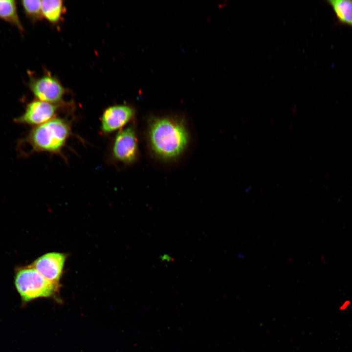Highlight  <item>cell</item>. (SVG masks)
<instances>
[{"label":"cell","instance_id":"obj_5","mask_svg":"<svg viewBox=\"0 0 352 352\" xmlns=\"http://www.w3.org/2000/svg\"><path fill=\"white\" fill-rule=\"evenodd\" d=\"M28 86L36 99L53 104H58L65 93L64 88L59 81L49 75L31 77Z\"/></svg>","mask_w":352,"mask_h":352},{"label":"cell","instance_id":"obj_8","mask_svg":"<svg viewBox=\"0 0 352 352\" xmlns=\"http://www.w3.org/2000/svg\"><path fill=\"white\" fill-rule=\"evenodd\" d=\"M66 258L65 254L49 252L38 258L31 265L45 279L59 285Z\"/></svg>","mask_w":352,"mask_h":352},{"label":"cell","instance_id":"obj_2","mask_svg":"<svg viewBox=\"0 0 352 352\" xmlns=\"http://www.w3.org/2000/svg\"><path fill=\"white\" fill-rule=\"evenodd\" d=\"M71 133L69 121L55 117L33 127L24 141L31 146L32 151L60 154Z\"/></svg>","mask_w":352,"mask_h":352},{"label":"cell","instance_id":"obj_11","mask_svg":"<svg viewBox=\"0 0 352 352\" xmlns=\"http://www.w3.org/2000/svg\"><path fill=\"white\" fill-rule=\"evenodd\" d=\"M43 16L52 23H57L64 12L61 0H44L41 2Z\"/></svg>","mask_w":352,"mask_h":352},{"label":"cell","instance_id":"obj_6","mask_svg":"<svg viewBox=\"0 0 352 352\" xmlns=\"http://www.w3.org/2000/svg\"><path fill=\"white\" fill-rule=\"evenodd\" d=\"M58 104L34 100L28 103L23 113L14 119L16 123L36 126L55 117Z\"/></svg>","mask_w":352,"mask_h":352},{"label":"cell","instance_id":"obj_10","mask_svg":"<svg viewBox=\"0 0 352 352\" xmlns=\"http://www.w3.org/2000/svg\"><path fill=\"white\" fill-rule=\"evenodd\" d=\"M327 2L339 22L352 27V0H330Z\"/></svg>","mask_w":352,"mask_h":352},{"label":"cell","instance_id":"obj_12","mask_svg":"<svg viewBox=\"0 0 352 352\" xmlns=\"http://www.w3.org/2000/svg\"><path fill=\"white\" fill-rule=\"evenodd\" d=\"M42 0H23L21 4L26 16L33 21L42 19L43 15L41 6Z\"/></svg>","mask_w":352,"mask_h":352},{"label":"cell","instance_id":"obj_7","mask_svg":"<svg viewBox=\"0 0 352 352\" xmlns=\"http://www.w3.org/2000/svg\"><path fill=\"white\" fill-rule=\"evenodd\" d=\"M134 110L130 106L116 105L107 108L101 117L100 129L105 134L122 129L132 119Z\"/></svg>","mask_w":352,"mask_h":352},{"label":"cell","instance_id":"obj_3","mask_svg":"<svg viewBox=\"0 0 352 352\" xmlns=\"http://www.w3.org/2000/svg\"><path fill=\"white\" fill-rule=\"evenodd\" d=\"M14 285L24 303L54 296L60 287V285L45 279L31 264L16 269Z\"/></svg>","mask_w":352,"mask_h":352},{"label":"cell","instance_id":"obj_4","mask_svg":"<svg viewBox=\"0 0 352 352\" xmlns=\"http://www.w3.org/2000/svg\"><path fill=\"white\" fill-rule=\"evenodd\" d=\"M138 150L134 129L128 126L120 130L114 136L110 146V157L116 162L130 164L136 160Z\"/></svg>","mask_w":352,"mask_h":352},{"label":"cell","instance_id":"obj_1","mask_svg":"<svg viewBox=\"0 0 352 352\" xmlns=\"http://www.w3.org/2000/svg\"><path fill=\"white\" fill-rule=\"evenodd\" d=\"M148 135L152 151L164 160L180 155L189 141L188 132L183 121L176 118H153L150 123Z\"/></svg>","mask_w":352,"mask_h":352},{"label":"cell","instance_id":"obj_9","mask_svg":"<svg viewBox=\"0 0 352 352\" xmlns=\"http://www.w3.org/2000/svg\"><path fill=\"white\" fill-rule=\"evenodd\" d=\"M0 19L15 26L21 33L23 32L15 0H0Z\"/></svg>","mask_w":352,"mask_h":352}]
</instances>
